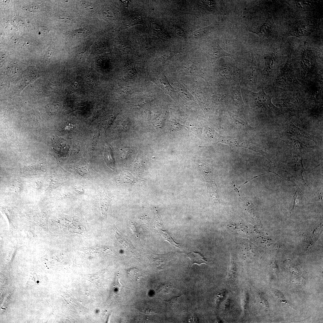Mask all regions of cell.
I'll use <instances>...</instances> for the list:
<instances>
[{
    "instance_id": "1",
    "label": "cell",
    "mask_w": 323,
    "mask_h": 323,
    "mask_svg": "<svg viewBox=\"0 0 323 323\" xmlns=\"http://www.w3.org/2000/svg\"><path fill=\"white\" fill-rule=\"evenodd\" d=\"M250 102L252 106L259 112L272 113L277 111L276 108L271 103V97L266 94L262 90L258 93L251 92Z\"/></svg>"
},
{
    "instance_id": "2",
    "label": "cell",
    "mask_w": 323,
    "mask_h": 323,
    "mask_svg": "<svg viewBox=\"0 0 323 323\" xmlns=\"http://www.w3.org/2000/svg\"><path fill=\"white\" fill-rule=\"evenodd\" d=\"M220 142L231 146L246 148L258 153H260L261 150L260 148L251 144L247 141L229 136L224 137L221 136Z\"/></svg>"
},
{
    "instance_id": "3",
    "label": "cell",
    "mask_w": 323,
    "mask_h": 323,
    "mask_svg": "<svg viewBox=\"0 0 323 323\" xmlns=\"http://www.w3.org/2000/svg\"><path fill=\"white\" fill-rule=\"evenodd\" d=\"M52 148L60 156H65L68 152L69 146L63 138L53 136L52 139Z\"/></svg>"
},
{
    "instance_id": "4",
    "label": "cell",
    "mask_w": 323,
    "mask_h": 323,
    "mask_svg": "<svg viewBox=\"0 0 323 323\" xmlns=\"http://www.w3.org/2000/svg\"><path fill=\"white\" fill-rule=\"evenodd\" d=\"M231 122L237 129L243 131H247L253 129L248 122L244 119L228 111Z\"/></svg>"
},
{
    "instance_id": "5",
    "label": "cell",
    "mask_w": 323,
    "mask_h": 323,
    "mask_svg": "<svg viewBox=\"0 0 323 323\" xmlns=\"http://www.w3.org/2000/svg\"><path fill=\"white\" fill-rule=\"evenodd\" d=\"M286 128L288 133L293 136L307 138L315 141L314 136L297 127L291 122L287 124Z\"/></svg>"
},
{
    "instance_id": "6",
    "label": "cell",
    "mask_w": 323,
    "mask_h": 323,
    "mask_svg": "<svg viewBox=\"0 0 323 323\" xmlns=\"http://www.w3.org/2000/svg\"><path fill=\"white\" fill-rule=\"evenodd\" d=\"M207 55L208 57L213 60L224 56L231 57L233 56L225 51L218 44H214L209 46L207 51Z\"/></svg>"
},
{
    "instance_id": "7",
    "label": "cell",
    "mask_w": 323,
    "mask_h": 323,
    "mask_svg": "<svg viewBox=\"0 0 323 323\" xmlns=\"http://www.w3.org/2000/svg\"><path fill=\"white\" fill-rule=\"evenodd\" d=\"M90 33V30L88 28L85 27L68 32L66 33V35L71 38L80 39L86 36Z\"/></svg>"
},
{
    "instance_id": "8",
    "label": "cell",
    "mask_w": 323,
    "mask_h": 323,
    "mask_svg": "<svg viewBox=\"0 0 323 323\" xmlns=\"http://www.w3.org/2000/svg\"><path fill=\"white\" fill-rule=\"evenodd\" d=\"M191 260V265L194 263L199 265L202 263L207 264L208 261L200 254L196 252H192L187 254Z\"/></svg>"
},
{
    "instance_id": "9",
    "label": "cell",
    "mask_w": 323,
    "mask_h": 323,
    "mask_svg": "<svg viewBox=\"0 0 323 323\" xmlns=\"http://www.w3.org/2000/svg\"><path fill=\"white\" fill-rule=\"evenodd\" d=\"M282 141L299 151L305 150L313 147L307 146L301 143L299 140L291 138H290L287 140H283Z\"/></svg>"
},
{
    "instance_id": "10",
    "label": "cell",
    "mask_w": 323,
    "mask_h": 323,
    "mask_svg": "<svg viewBox=\"0 0 323 323\" xmlns=\"http://www.w3.org/2000/svg\"><path fill=\"white\" fill-rule=\"evenodd\" d=\"M275 26L274 22L272 19H268L263 25L260 30V33L264 36L271 34Z\"/></svg>"
},
{
    "instance_id": "11",
    "label": "cell",
    "mask_w": 323,
    "mask_h": 323,
    "mask_svg": "<svg viewBox=\"0 0 323 323\" xmlns=\"http://www.w3.org/2000/svg\"><path fill=\"white\" fill-rule=\"evenodd\" d=\"M104 158L107 165L112 169L115 167V162L110 149L107 145L105 146Z\"/></svg>"
},
{
    "instance_id": "12",
    "label": "cell",
    "mask_w": 323,
    "mask_h": 323,
    "mask_svg": "<svg viewBox=\"0 0 323 323\" xmlns=\"http://www.w3.org/2000/svg\"><path fill=\"white\" fill-rule=\"evenodd\" d=\"M109 202L110 199L109 197L103 194H100V208L102 213L104 216L106 214Z\"/></svg>"
},
{
    "instance_id": "13",
    "label": "cell",
    "mask_w": 323,
    "mask_h": 323,
    "mask_svg": "<svg viewBox=\"0 0 323 323\" xmlns=\"http://www.w3.org/2000/svg\"><path fill=\"white\" fill-rule=\"evenodd\" d=\"M237 277L236 269L233 263H231L227 277V281L230 284L234 283Z\"/></svg>"
},
{
    "instance_id": "14",
    "label": "cell",
    "mask_w": 323,
    "mask_h": 323,
    "mask_svg": "<svg viewBox=\"0 0 323 323\" xmlns=\"http://www.w3.org/2000/svg\"><path fill=\"white\" fill-rule=\"evenodd\" d=\"M308 29V28L307 25L303 24H299L293 28L291 33L293 35L301 36L307 33Z\"/></svg>"
},
{
    "instance_id": "15",
    "label": "cell",
    "mask_w": 323,
    "mask_h": 323,
    "mask_svg": "<svg viewBox=\"0 0 323 323\" xmlns=\"http://www.w3.org/2000/svg\"><path fill=\"white\" fill-rule=\"evenodd\" d=\"M160 234L164 240H167L170 244L179 248L180 247L179 244L177 243L171 237L169 234L166 231H160Z\"/></svg>"
},
{
    "instance_id": "16",
    "label": "cell",
    "mask_w": 323,
    "mask_h": 323,
    "mask_svg": "<svg viewBox=\"0 0 323 323\" xmlns=\"http://www.w3.org/2000/svg\"><path fill=\"white\" fill-rule=\"evenodd\" d=\"M40 7L39 6L35 4H31L28 6H25V10L31 13H35L39 11Z\"/></svg>"
},
{
    "instance_id": "17",
    "label": "cell",
    "mask_w": 323,
    "mask_h": 323,
    "mask_svg": "<svg viewBox=\"0 0 323 323\" xmlns=\"http://www.w3.org/2000/svg\"><path fill=\"white\" fill-rule=\"evenodd\" d=\"M249 301V296L247 293L244 294L242 298V307L244 311L247 309Z\"/></svg>"
},
{
    "instance_id": "18",
    "label": "cell",
    "mask_w": 323,
    "mask_h": 323,
    "mask_svg": "<svg viewBox=\"0 0 323 323\" xmlns=\"http://www.w3.org/2000/svg\"><path fill=\"white\" fill-rule=\"evenodd\" d=\"M119 278L118 276H117L116 277V278L115 280V282L114 284V287H121L122 285L120 283L119 281Z\"/></svg>"
},
{
    "instance_id": "19",
    "label": "cell",
    "mask_w": 323,
    "mask_h": 323,
    "mask_svg": "<svg viewBox=\"0 0 323 323\" xmlns=\"http://www.w3.org/2000/svg\"><path fill=\"white\" fill-rule=\"evenodd\" d=\"M227 301L225 304V310H227L229 308L230 305H231V301L230 300L227 299Z\"/></svg>"
},
{
    "instance_id": "20",
    "label": "cell",
    "mask_w": 323,
    "mask_h": 323,
    "mask_svg": "<svg viewBox=\"0 0 323 323\" xmlns=\"http://www.w3.org/2000/svg\"><path fill=\"white\" fill-rule=\"evenodd\" d=\"M5 57L4 54H1V60H4Z\"/></svg>"
},
{
    "instance_id": "21",
    "label": "cell",
    "mask_w": 323,
    "mask_h": 323,
    "mask_svg": "<svg viewBox=\"0 0 323 323\" xmlns=\"http://www.w3.org/2000/svg\"><path fill=\"white\" fill-rule=\"evenodd\" d=\"M44 29V27L43 28V27H42V28H41L40 29L42 31H43L44 32H47V28H45Z\"/></svg>"
}]
</instances>
